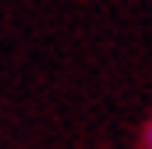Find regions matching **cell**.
<instances>
[{"instance_id":"cell-1","label":"cell","mask_w":152,"mask_h":149,"mask_svg":"<svg viewBox=\"0 0 152 149\" xmlns=\"http://www.w3.org/2000/svg\"><path fill=\"white\" fill-rule=\"evenodd\" d=\"M142 146L152 149V114H149V121H145V128H142Z\"/></svg>"}]
</instances>
